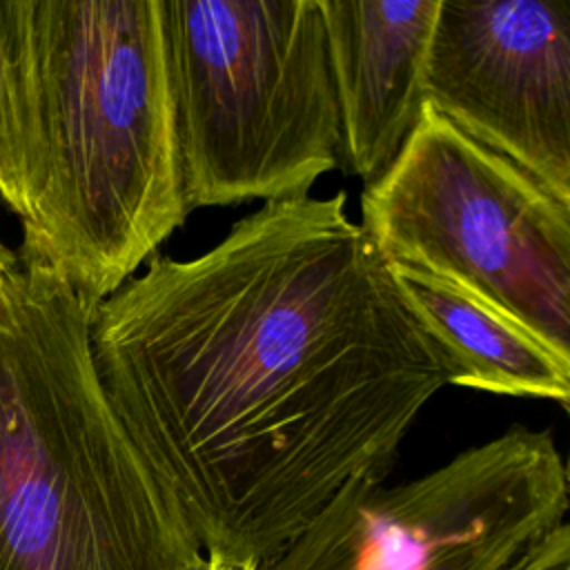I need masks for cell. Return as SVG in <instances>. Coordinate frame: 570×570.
<instances>
[{"instance_id": "30bf717a", "label": "cell", "mask_w": 570, "mask_h": 570, "mask_svg": "<svg viewBox=\"0 0 570 570\" xmlns=\"http://www.w3.org/2000/svg\"><path fill=\"white\" fill-rule=\"evenodd\" d=\"M40 180V107L31 0H0V198L24 225Z\"/></svg>"}, {"instance_id": "5b68a950", "label": "cell", "mask_w": 570, "mask_h": 570, "mask_svg": "<svg viewBox=\"0 0 570 570\" xmlns=\"http://www.w3.org/2000/svg\"><path fill=\"white\" fill-rule=\"evenodd\" d=\"M361 225L385 263L456 285L570 363V209L430 102L363 187Z\"/></svg>"}, {"instance_id": "8fae6325", "label": "cell", "mask_w": 570, "mask_h": 570, "mask_svg": "<svg viewBox=\"0 0 570 570\" xmlns=\"http://www.w3.org/2000/svg\"><path fill=\"white\" fill-rule=\"evenodd\" d=\"M512 570H570V521L554 525Z\"/></svg>"}, {"instance_id": "7c38bea8", "label": "cell", "mask_w": 570, "mask_h": 570, "mask_svg": "<svg viewBox=\"0 0 570 570\" xmlns=\"http://www.w3.org/2000/svg\"><path fill=\"white\" fill-rule=\"evenodd\" d=\"M18 265H20V256L0 240V294L7 287L9 278L13 276V272L18 269Z\"/></svg>"}, {"instance_id": "277c9868", "label": "cell", "mask_w": 570, "mask_h": 570, "mask_svg": "<svg viewBox=\"0 0 570 570\" xmlns=\"http://www.w3.org/2000/svg\"><path fill=\"white\" fill-rule=\"evenodd\" d=\"M160 13L189 212L309 196L341 158L321 0H160Z\"/></svg>"}, {"instance_id": "3957f363", "label": "cell", "mask_w": 570, "mask_h": 570, "mask_svg": "<svg viewBox=\"0 0 570 570\" xmlns=\"http://www.w3.org/2000/svg\"><path fill=\"white\" fill-rule=\"evenodd\" d=\"M40 180L20 261L89 305L187 218L160 0H31Z\"/></svg>"}, {"instance_id": "4fadbf2b", "label": "cell", "mask_w": 570, "mask_h": 570, "mask_svg": "<svg viewBox=\"0 0 570 570\" xmlns=\"http://www.w3.org/2000/svg\"><path fill=\"white\" fill-rule=\"evenodd\" d=\"M205 570H256V563L232 559L225 554H207Z\"/></svg>"}, {"instance_id": "7a4b0ae2", "label": "cell", "mask_w": 570, "mask_h": 570, "mask_svg": "<svg viewBox=\"0 0 570 570\" xmlns=\"http://www.w3.org/2000/svg\"><path fill=\"white\" fill-rule=\"evenodd\" d=\"M91 316L24 261L0 294V570H205L105 392Z\"/></svg>"}, {"instance_id": "5bb4252c", "label": "cell", "mask_w": 570, "mask_h": 570, "mask_svg": "<svg viewBox=\"0 0 570 570\" xmlns=\"http://www.w3.org/2000/svg\"><path fill=\"white\" fill-rule=\"evenodd\" d=\"M566 481H568V490H570V461H568V468H566Z\"/></svg>"}, {"instance_id": "6da1fadb", "label": "cell", "mask_w": 570, "mask_h": 570, "mask_svg": "<svg viewBox=\"0 0 570 570\" xmlns=\"http://www.w3.org/2000/svg\"><path fill=\"white\" fill-rule=\"evenodd\" d=\"M105 392L205 554L256 566L387 479L448 358L345 194L265 203L94 307Z\"/></svg>"}, {"instance_id": "52a82bcc", "label": "cell", "mask_w": 570, "mask_h": 570, "mask_svg": "<svg viewBox=\"0 0 570 570\" xmlns=\"http://www.w3.org/2000/svg\"><path fill=\"white\" fill-rule=\"evenodd\" d=\"M428 102L570 209V0H441Z\"/></svg>"}, {"instance_id": "ba28073f", "label": "cell", "mask_w": 570, "mask_h": 570, "mask_svg": "<svg viewBox=\"0 0 570 570\" xmlns=\"http://www.w3.org/2000/svg\"><path fill=\"white\" fill-rule=\"evenodd\" d=\"M341 156L367 185L399 158L428 105L441 0H321Z\"/></svg>"}, {"instance_id": "8992f818", "label": "cell", "mask_w": 570, "mask_h": 570, "mask_svg": "<svg viewBox=\"0 0 570 570\" xmlns=\"http://www.w3.org/2000/svg\"><path fill=\"white\" fill-rule=\"evenodd\" d=\"M568 492L552 436L512 428L405 483L350 481L256 570H512Z\"/></svg>"}, {"instance_id": "9c48e42d", "label": "cell", "mask_w": 570, "mask_h": 570, "mask_svg": "<svg viewBox=\"0 0 570 570\" xmlns=\"http://www.w3.org/2000/svg\"><path fill=\"white\" fill-rule=\"evenodd\" d=\"M399 294L439 345L452 383L550 399L570 410V363L532 332L428 272L387 263Z\"/></svg>"}]
</instances>
